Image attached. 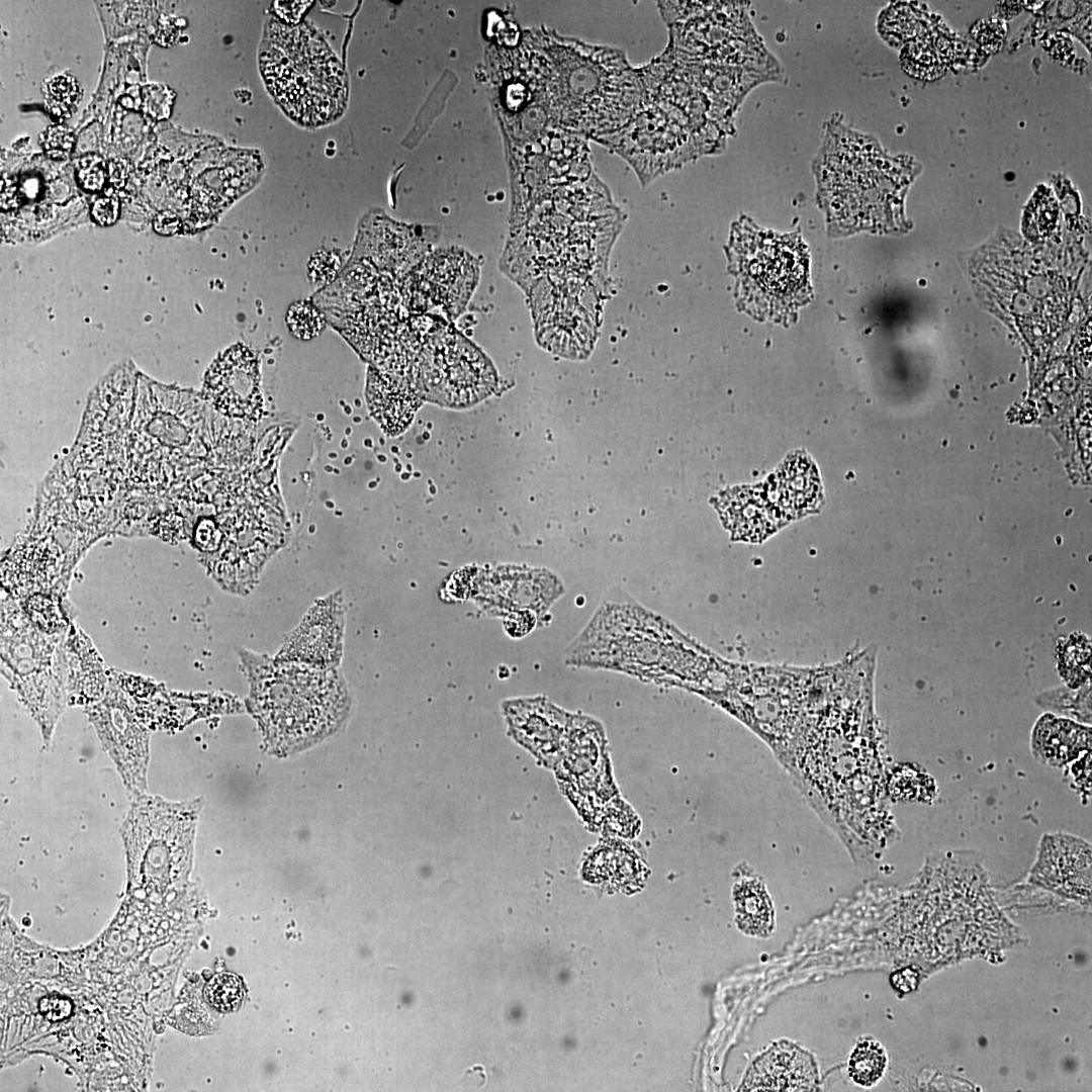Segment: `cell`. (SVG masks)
Returning a JSON list of instances; mask_svg holds the SVG:
<instances>
[{"label":"cell","instance_id":"6da1fadb","mask_svg":"<svg viewBox=\"0 0 1092 1092\" xmlns=\"http://www.w3.org/2000/svg\"><path fill=\"white\" fill-rule=\"evenodd\" d=\"M531 35L539 100L551 125L595 141L627 124L643 86L624 52L546 30Z\"/></svg>","mask_w":1092,"mask_h":1092},{"label":"cell","instance_id":"7a4b0ae2","mask_svg":"<svg viewBox=\"0 0 1092 1092\" xmlns=\"http://www.w3.org/2000/svg\"><path fill=\"white\" fill-rule=\"evenodd\" d=\"M242 657L250 685L247 706L270 753L301 752L343 728L352 698L338 667L281 662L248 650Z\"/></svg>","mask_w":1092,"mask_h":1092},{"label":"cell","instance_id":"3957f363","mask_svg":"<svg viewBox=\"0 0 1092 1092\" xmlns=\"http://www.w3.org/2000/svg\"><path fill=\"white\" fill-rule=\"evenodd\" d=\"M259 67L274 101L298 125L323 126L345 111L348 79L344 68L307 23L269 19L260 43Z\"/></svg>","mask_w":1092,"mask_h":1092},{"label":"cell","instance_id":"277c9868","mask_svg":"<svg viewBox=\"0 0 1092 1092\" xmlns=\"http://www.w3.org/2000/svg\"><path fill=\"white\" fill-rule=\"evenodd\" d=\"M740 302L762 321L788 323L810 297L808 255L794 236L742 231L735 240Z\"/></svg>","mask_w":1092,"mask_h":1092},{"label":"cell","instance_id":"5b68a950","mask_svg":"<svg viewBox=\"0 0 1092 1092\" xmlns=\"http://www.w3.org/2000/svg\"><path fill=\"white\" fill-rule=\"evenodd\" d=\"M820 500L821 485L815 467L805 454H796L765 483L725 493L718 510L732 535L756 542L811 513Z\"/></svg>","mask_w":1092,"mask_h":1092},{"label":"cell","instance_id":"8992f818","mask_svg":"<svg viewBox=\"0 0 1092 1092\" xmlns=\"http://www.w3.org/2000/svg\"><path fill=\"white\" fill-rule=\"evenodd\" d=\"M408 377L423 399L449 407L473 404L495 385L490 362L456 333L424 342Z\"/></svg>","mask_w":1092,"mask_h":1092},{"label":"cell","instance_id":"52a82bcc","mask_svg":"<svg viewBox=\"0 0 1092 1092\" xmlns=\"http://www.w3.org/2000/svg\"><path fill=\"white\" fill-rule=\"evenodd\" d=\"M345 604L341 592L318 600L274 657L281 662L336 668L343 654Z\"/></svg>","mask_w":1092,"mask_h":1092},{"label":"cell","instance_id":"ba28073f","mask_svg":"<svg viewBox=\"0 0 1092 1092\" xmlns=\"http://www.w3.org/2000/svg\"><path fill=\"white\" fill-rule=\"evenodd\" d=\"M203 389L213 405L229 417L256 418L262 412L258 360L243 344L229 348L213 361Z\"/></svg>","mask_w":1092,"mask_h":1092},{"label":"cell","instance_id":"9c48e42d","mask_svg":"<svg viewBox=\"0 0 1092 1092\" xmlns=\"http://www.w3.org/2000/svg\"><path fill=\"white\" fill-rule=\"evenodd\" d=\"M417 272L414 288L422 300L458 314L475 286L478 269L469 255L447 251L432 255Z\"/></svg>","mask_w":1092,"mask_h":1092},{"label":"cell","instance_id":"30bf717a","mask_svg":"<svg viewBox=\"0 0 1092 1092\" xmlns=\"http://www.w3.org/2000/svg\"><path fill=\"white\" fill-rule=\"evenodd\" d=\"M366 394L371 414L390 436L408 427L423 401L410 377L374 368L368 372Z\"/></svg>","mask_w":1092,"mask_h":1092},{"label":"cell","instance_id":"8fae6325","mask_svg":"<svg viewBox=\"0 0 1092 1092\" xmlns=\"http://www.w3.org/2000/svg\"><path fill=\"white\" fill-rule=\"evenodd\" d=\"M816 1081L812 1059L790 1044H780L764 1054L745 1079L746 1090H810Z\"/></svg>","mask_w":1092,"mask_h":1092},{"label":"cell","instance_id":"7c38bea8","mask_svg":"<svg viewBox=\"0 0 1092 1092\" xmlns=\"http://www.w3.org/2000/svg\"><path fill=\"white\" fill-rule=\"evenodd\" d=\"M1030 746L1036 760L1061 767L1091 752V727L1045 713L1033 726Z\"/></svg>","mask_w":1092,"mask_h":1092},{"label":"cell","instance_id":"4fadbf2b","mask_svg":"<svg viewBox=\"0 0 1092 1092\" xmlns=\"http://www.w3.org/2000/svg\"><path fill=\"white\" fill-rule=\"evenodd\" d=\"M736 921L745 933L767 937L774 929V909L764 887L755 881L743 882L734 891Z\"/></svg>","mask_w":1092,"mask_h":1092},{"label":"cell","instance_id":"5bb4252c","mask_svg":"<svg viewBox=\"0 0 1092 1092\" xmlns=\"http://www.w3.org/2000/svg\"><path fill=\"white\" fill-rule=\"evenodd\" d=\"M1036 704L1042 709L1062 717L1090 725L1091 723V684L1072 689L1058 687L1040 693L1035 697Z\"/></svg>","mask_w":1092,"mask_h":1092},{"label":"cell","instance_id":"9a60e30c","mask_svg":"<svg viewBox=\"0 0 1092 1092\" xmlns=\"http://www.w3.org/2000/svg\"><path fill=\"white\" fill-rule=\"evenodd\" d=\"M1058 669L1067 687L1077 689L1090 681L1091 643L1074 633L1058 647Z\"/></svg>","mask_w":1092,"mask_h":1092},{"label":"cell","instance_id":"2e32d148","mask_svg":"<svg viewBox=\"0 0 1092 1092\" xmlns=\"http://www.w3.org/2000/svg\"><path fill=\"white\" fill-rule=\"evenodd\" d=\"M887 1063L883 1048L875 1041L857 1044L849 1061L851 1078L862 1086L874 1085L882 1076Z\"/></svg>","mask_w":1092,"mask_h":1092},{"label":"cell","instance_id":"e0dca14e","mask_svg":"<svg viewBox=\"0 0 1092 1092\" xmlns=\"http://www.w3.org/2000/svg\"><path fill=\"white\" fill-rule=\"evenodd\" d=\"M1058 203L1048 190L1038 191L1030 200L1023 218V230L1030 239H1042L1054 230Z\"/></svg>","mask_w":1092,"mask_h":1092},{"label":"cell","instance_id":"ac0fdd59","mask_svg":"<svg viewBox=\"0 0 1092 1092\" xmlns=\"http://www.w3.org/2000/svg\"><path fill=\"white\" fill-rule=\"evenodd\" d=\"M936 785L924 770L903 768L891 781L893 796L900 800L931 802L936 796Z\"/></svg>","mask_w":1092,"mask_h":1092},{"label":"cell","instance_id":"d6986e66","mask_svg":"<svg viewBox=\"0 0 1092 1092\" xmlns=\"http://www.w3.org/2000/svg\"><path fill=\"white\" fill-rule=\"evenodd\" d=\"M204 995L208 1003L220 1012L236 1011L244 999L241 980L234 974L220 973L206 985Z\"/></svg>","mask_w":1092,"mask_h":1092},{"label":"cell","instance_id":"ffe728a7","mask_svg":"<svg viewBox=\"0 0 1092 1092\" xmlns=\"http://www.w3.org/2000/svg\"><path fill=\"white\" fill-rule=\"evenodd\" d=\"M903 66L919 78L933 79L943 73V65L929 46L913 43L902 55Z\"/></svg>","mask_w":1092,"mask_h":1092},{"label":"cell","instance_id":"44dd1931","mask_svg":"<svg viewBox=\"0 0 1092 1092\" xmlns=\"http://www.w3.org/2000/svg\"><path fill=\"white\" fill-rule=\"evenodd\" d=\"M286 320L290 332L296 338L304 340L317 336L325 325L322 313L306 301L293 303L287 312Z\"/></svg>","mask_w":1092,"mask_h":1092},{"label":"cell","instance_id":"7402d4cb","mask_svg":"<svg viewBox=\"0 0 1092 1092\" xmlns=\"http://www.w3.org/2000/svg\"><path fill=\"white\" fill-rule=\"evenodd\" d=\"M78 95L79 87L72 76H57L47 86V103L53 113L58 115L67 114L75 104Z\"/></svg>","mask_w":1092,"mask_h":1092},{"label":"cell","instance_id":"603a6c76","mask_svg":"<svg viewBox=\"0 0 1092 1092\" xmlns=\"http://www.w3.org/2000/svg\"><path fill=\"white\" fill-rule=\"evenodd\" d=\"M175 94L166 85L148 84L142 88V107L151 117L161 120L168 118Z\"/></svg>","mask_w":1092,"mask_h":1092},{"label":"cell","instance_id":"cb8c5ba5","mask_svg":"<svg viewBox=\"0 0 1092 1092\" xmlns=\"http://www.w3.org/2000/svg\"><path fill=\"white\" fill-rule=\"evenodd\" d=\"M27 611L30 618L48 632L58 630L63 624V619L55 604L44 596L35 595L31 597L27 603Z\"/></svg>","mask_w":1092,"mask_h":1092},{"label":"cell","instance_id":"d4e9b609","mask_svg":"<svg viewBox=\"0 0 1092 1092\" xmlns=\"http://www.w3.org/2000/svg\"><path fill=\"white\" fill-rule=\"evenodd\" d=\"M74 145L72 130L65 125H54L44 133L43 147L49 157L56 160H65L69 157Z\"/></svg>","mask_w":1092,"mask_h":1092},{"label":"cell","instance_id":"484cf974","mask_svg":"<svg viewBox=\"0 0 1092 1092\" xmlns=\"http://www.w3.org/2000/svg\"><path fill=\"white\" fill-rule=\"evenodd\" d=\"M105 178L106 172L100 158L95 156L82 158L77 172V179L82 188L98 191L102 188Z\"/></svg>","mask_w":1092,"mask_h":1092},{"label":"cell","instance_id":"4316f807","mask_svg":"<svg viewBox=\"0 0 1092 1092\" xmlns=\"http://www.w3.org/2000/svg\"><path fill=\"white\" fill-rule=\"evenodd\" d=\"M39 1011L51 1021H59L67 1018L72 1011V1003L68 998L50 995L39 1001Z\"/></svg>","mask_w":1092,"mask_h":1092},{"label":"cell","instance_id":"83f0119b","mask_svg":"<svg viewBox=\"0 0 1092 1092\" xmlns=\"http://www.w3.org/2000/svg\"><path fill=\"white\" fill-rule=\"evenodd\" d=\"M94 220L101 225L113 224L119 213V202L114 197L97 199L91 210Z\"/></svg>","mask_w":1092,"mask_h":1092},{"label":"cell","instance_id":"f1b7e54d","mask_svg":"<svg viewBox=\"0 0 1092 1092\" xmlns=\"http://www.w3.org/2000/svg\"><path fill=\"white\" fill-rule=\"evenodd\" d=\"M180 25L177 19L163 17L155 35V40L162 47L171 46L179 37Z\"/></svg>","mask_w":1092,"mask_h":1092},{"label":"cell","instance_id":"f546056e","mask_svg":"<svg viewBox=\"0 0 1092 1092\" xmlns=\"http://www.w3.org/2000/svg\"><path fill=\"white\" fill-rule=\"evenodd\" d=\"M107 170L109 182L115 188H121L129 176L130 165L125 159L115 158L109 162Z\"/></svg>","mask_w":1092,"mask_h":1092},{"label":"cell","instance_id":"4dcf8cb0","mask_svg":"<svg viewBox=\"0 0 1092 1092\" xmlns=\"http://www.w3.org/2000/svg\"><path fill=\"white\" fill-rule=\"evenodd\" d=\"M181 222L179 217L171 210L159 212L154 220L155 230L162 235H171L179 231Z\"/></svg>","mask_w":1092,"mask_h":1092}]
</instances>
